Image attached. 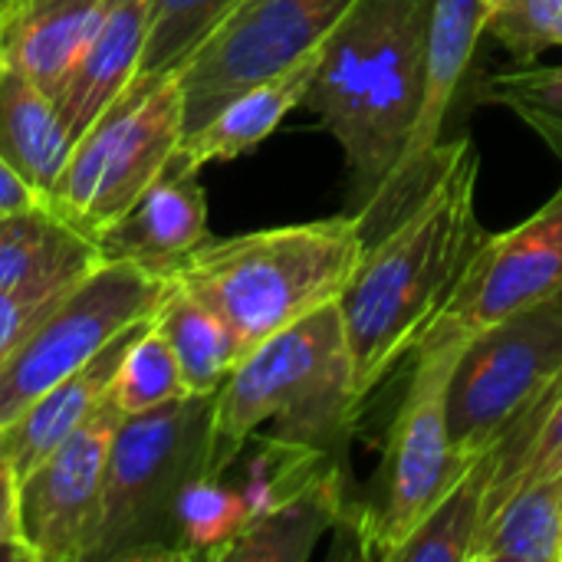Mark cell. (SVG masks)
I'll use <instances>...</instances> for the list:
<instances>
[{
  "label": "cell",
  "instance_id": "cell-1",
  "mask_svg": "<svg viewBox=\"0 0 562 562\" xmlns=\"http://www.w3.org/2000/svg\"><path fill=\"white\" fill-rule=\"evenodd\" d=\"M477 148L471 138L445 145L441 168L422 198L375 240L339 293V313L366 398L448 306L484 231L477 224Z\"/></svg>",
  "mask_w": 562,
  "mask_h": 562
},
{
  "label": "cell",
  "instance_id": "cell-2",
  "mask_svg": "<svg viewBox=\"0 0 562 562\" xmlns=\"http://www.w3.org/2000/svg\"><path fill=\"white\" fill-rule=\"evenodd\" d=\"M431 13L435 0H356L319 46L303 105L346 151L352 214L372 201L412 132L428 72Z\"/></svg>",
  "mask_w": 562,
  "mask_h": 562
},
{
  "label": "cell",
  "instance_id": "cell-3",
  "mask_svg": "<svg viewBox=\"0 0 562 562\" xmlns=\"http://www.w3.org/2000/svg\"><path fill=\"white\" fill-rule=\"evenodd\" d=\"M362 250L366 234L349 211L240 237H207L171 277L227 326L237 352L247 356L273 333L336 303Z\"/></svg>",
  "mask_w": 562,
  "mask_h": 562
},
{
  "label": "cell",
  "instance_id": "cell-4",
  "mask_svg": "<svg viewBox=\"0 0 562 562\" xmlns=\"http://www.w3.org/2000/svg\"><path fill=\"white\" fill-rule=\"evenodd\" d=\"M356 395L352 352L339 300L273 333L237 359L214 392L211 477H224L244 445L273 422V435L329 448L349 431Z\"/></svg>",
  "mask_w": 562,
  "mask_h": 562
},
{
  "label": "cell",
  "instance_id": "cell-5",
  "mask_svg": "<svg viewBox=\"0 0 562 562\" xmlns=\"http://www.w3.org/2000/svg\"><path fill=\"white\" fill-rule=\"evenodd\" d=\"M214 392L122 415L105 464L102 527L92 560H181V494L211 477Z\"/></svg>",
  "mask_w": 562,
  "mask_h": 562
},
{
  "label": "cell",
  "instance_id": "cell-6",
  "mask_svg": "<svg viewBox=\"0 0 562 562\" xmlns=\"http://www.w3.org/2000/svg\"><path fill=\"white\" fill-rule=\"evenodd\" d=\"M184 138L178 76H135L82 132L49 194V207L99 240L168 168Z\"/></svg>",
  "mask_w": 562,
  "mask_h": 562
},
{
  "label": "cell",
  "instance_id": "cell-7",
  "mask_svg": "<svg viewBox=\"0 0 562 562\" xmlns=\"http://www.w3.org/2000/svg\"><path fill=\"white\" fill-rule=\"evenodd\" d=\"M458 349L461 342L415 349V369L375 474V497L356 520L359 553L369 560H392L422 517L471 468L458 458L448 431V379Z\"/></svg>",
  "mask_w": 562,
  "mask_h": 562
},
{
  "label": "cell",
  "instance_id": "cell-8",
  "mask_svg": "<svg viewBox=\"0 0 562 562\" xmlns=\"http://www.w3.org/2000/svg\"><path fill=\"white\" fill-rule=\"evenodd\" d=\"M168 283L171 277H158L132 260H102L76 280L3 359L0 431L125 329L151 319Z\"/></svg>",
  "mask_w": 562,
  "mask_h": 562
},
{
  "label": "cell",
  "instance_id": "cell-9",
  "mask_svg": "<svg viewBox=\"0 0 562 562\" xmlns=\"http://www.w3.org/2000/svg\"><path fill=\"white\" fill-rule=\"evenodd\" d=\"M562 372V290L468 336L448 379V431L474 464Z\"/></svg>",
  "mask_w": 562,
  "mask_h": 562
},
{
  "label": "cell",
  "instance_id": "cell-10",
  "mask_svg": "<svg viewBox=\"0 0 562 562\" xmlns=\"http://www.w3.org/2000/svg\"><path fill=\"white\" fill-rule=\"evenodd\" d=\"M356 0H240L175 72L184 135L211 122L234 95L310 56Z\"/></svg>",
  "mask_w": 562,
  "mask_h": 562
},
{
  "label": "cell",
  "instance_id": "cell-11",
  "mask_svg": "<svg viewBox=\"0 0 562 562\" xmlns=\"http://www.w3.org/2000/svg\"><path fill=\"white\" fill-rule=\"evenodd\" d=\"M557 290H562V188L517 227L481 237L448 306L418 346L464 342Z\"/></svg>",
  "mask_w": 562,
  "mask_h": 562
},
{
  "label": "cell",
  "instance_id": "cell-12",
  "mask_svg": "<svg viewBox=\"0 0 562 562\" xmlns=\"http://www.w3.org/2000/svg\"><path fill=\"white\" fill-rule=\"evenodd\" d=\"M122 412L105 405L16 487V537L30 562H89L105 497V464Z\"/></svg>",
  "mask_w": 562,
  "mask_h": 562
},
{
  "label": "cell",
  "instance_id": "cell-13",
  "mask_svg": "<svg viewBox=\"0 0 562 562\" xmlns=\"http://www.w3.org/2000/svg\"><path fill=\"white\" fill-rule=\"evenodd\" d=\"M487 7L491 0H435L428 72H425V89H422L412 132L389 178L379 184L372 201L362 211H356L366 244L375 240L382 231H389L422 198V191L431 184L435 171L441 168V158H445L441 128L471 69L477 43L484 40Z\"/></svg>",
  "mask_w": 562,
  "mask_h": 562
},
{
  "label": "cell",
  "instance_id": "cell-14",
  "mask_svg": "<svg viewBox=\"0 0 562 562\" xmlns=\"http://www.w3.org/2000/svg\"><path fill=\"white\" fill-rule=\"evenodd\" d=\"M207 240V204L198 168L175 158L155 184L99 234L102 260H132L158 277H171L178 263Z\"/></svg>",
  "mask_w": 562,
  "mask_h": 562
},
{
  "label": "cell",
  "instance_id": "cell-15",
  "mask_svg": "<svg viewBox=\"0 0 562 562\" xmlns=\"http://www.w3.org/2000/svg\"><path fill=\"white\" fill-rule=\"evenodd\" d=\"M145 30H148L145 0H105L89 40L79 46L66 76L53 89V102L59 109V119L72 145L138 76L142 53H145Z\"/></svg>",
  "mask_w": 562,
  "mask_h": 562
},
{
  "label": "cell",
  "instance_id": "cell-16",
  "mask_svg": "<svg viewBox=\"0 0 562 562\" xmlns=\"http://www.w3.org/2000/svg\"><path fill=\"white\" fill-rule=\"evenodd\" d=\"M142 323H135L119 339H112L82 369H76L63 382L46 389L10 428H3L16 477H26L40 461H46L63 441H69L105 405L112 379L119 372V362H122L125 349L132 346L135 333L142 329Z\"/></svg>",
  "mask_w": 562,
  "mask_h": 562
},
{
  "label": "cell",
  "instance_id": "cell-17",
  "mask_svg": "<svg viewBox=\"0 0 562 562\" xmlns=\"http://www.w3.org/2000/svg\"><path fill=\"white\" fill-rule=\"evenodd\" d=\"M102 7L105 0H7L0 13V59L53 95Z\"/></svg>",
  "mask_w": 562,
  "mask_h": 562
},
{
  "label": "cell",
  "instance_id": "cell-18",
  "mask_svg": "<svg viewBox=\"0 0 562 562\" xmlns=\"http://www.w3.org/2000/svg\"><path fill=\"white\" fill-rule=\"evenodd\" d=\"M319 46L310 56H303L296 66L234 95L211 122L184 135L178 148L181 161H188L191 168H204L211 161H231L254 151L306 99V89L319 63Z\"/></svg>",
  "mask_w": 562,
  "mask_h": 562
},
{
  "label": "cell",
  "instance_id": "cell-19",
  "mask_svg": "<svg viewBox=\"0 0 562 562\" xmlns=\"http://www.w3.org/2000/svg\"><path fill=\"white\" fill-rule=\"evenodd\" d=\"M346 514L339 471L329 468L290 497L254 514L217 553L224 562H303Z\"/></svg>",
  "mask_w": 562,
  "mask_h": 562
},
{
  "label": "cell",
  "instance_id": "cell-20",
  "mask_svg": "<svg viewBox=\"0 0 562 562\" xmlns=\"http://www.w3.org/2000/svg\"><path fill=\"white\" fill-rule=\"evenodd\" d=\"M72 138L53 95L13 66H0V158H7L46 201L69 161Z\"/></svg>",
  "mask_w": 562,
  "mask_h": 562
},
{
  "label": "cell",
  "instance_id": "cell-21",
  "mask_svg": "<svg viewBox=\"0 0 562 562\" xmlns=\"http://www.w3.org/2000/svg\"><path fill=\"white\" fill-rule=\"evenodd\" d=\"M95 263H102L99 244L49 204L0 214V290L43 280H79Z\"/></svg>",
  "mask_w": 562,
  "mask_h": 562
},
{
  "label": "cell",
  "instance_id": "cell-22",
  "mask_svg": "<svg viewBox=\"0 0 562 562\" xmlns=\"http://www.w3.org/2000/svg\"><path fill=\"white\" fill-rule=\"evenodd\" d=\"M151 323L171 346L181 379L191 395L217 392L240 359L227 326L175 277H171Z\"/></svg>",
  "mask_w": 562,
  "mask_h": 562
},
{
  "label": "cell",
  "instance_id": "cell-23",
  "mask_svg": "<svg viewBox=\"0 0 562 562\" xmlns=\"http://www.w3.org/2000/svg\"><path fill=\"white\" fill-rule=\"evenodd\" d=\"M474 562H562V474L514 491L487 517Z\"/></svg>",
  "mask_w": 562,
  "mask_h": 562
},
{
  "label": "cell",
  "instance_id": "cell-24",
  "mask_svg": "<svg viewBox=\"0 0 562 562\" xmlns=\"http://www.w3.org/2000/svg\"><path fill=\"white\" fill-rule=\"evenodd\" d=\"M491 487L487 451L448 487L389 562H474Z\"/></svg>",
  "mask_w": 562,
  "mask_h": 562
},
{
  "label": "cell",
  "instance_id": "cell-25",
  "mask_svg": "<svg viewBox=\"0 0 562 562\" xmlns=\"http://www.w3.org/2000/svg\"><path fill=\"white\" fill-rule=\"evenodd\" d=\"M240 0H145L148 30L138 76H171Z\"/></svg>",
  "mask_w": 562,
  "mask_h": 562
},
{
  "label": "cell",
  "instance_id": "cell-26",
  "mask_svg": "<svg viewBox=\"0 0 562 562\" xmlns=\"http://www.w3.org/2000/svg\"><path fill=\"white\" fill-rule=\"evenodd\" d=\"M184 395H191V392L181 379L171 346L155 329V323L145 319L119 362V372L109 389V402L122 415H138V412L161 408Z\"/></svg>",
  "mask_w": 562,
  "mask_h": 562
},
{
  "label": "cell",
  "instance_id": "cell-27",
  "mask_svg": "<svg viewBox=\"0 0 562 562\" xmlns=\"http://www.w3.org/2000/svg\"><path fill=\"white\" fill-rule=\"evenodd\" d=\"M250 510L240 491L224 477L194 481L178 504V550L181 560H217V553L240 533Z\"/></svg>",
  "mask_w": 562,
  "mask_h": 562
},
{
  "label": "cell",
  "instance_id": "cell-28",
  "mask_svg": "<svg viewBox=\"0 0 562 562\" xmlns=\"http://www.w3.org/2000/svg\"><path fill=\"white\" fill-rule=\"evenodd\" d=\"M477 99L520 115L562 158V66H520L494 72L477 86Z\"/></svg>",
  "mask_w": 562,
  "mask_h": 562
},
{
  "label": "cell",
  "instance_id": "cell-29",
  "mask_svg": "<svg viewBox=\"0 0 562 562\" xmlns=\"http://www.w3.org/2000/svg\"><path fill=\"white\" fill-rule=\"evenodd\" d=\"M484 33L527 66L562 46V0H491Z\"/></svg>",
  "mask_w": 562,
  "mask_h": 562
},
{
  "label": "cell",
  "instance_id": "cell-30",
  "mask_svg": "<svg viewBox=\"0 0 562 562\" xmlns=\"http://www.w3.org/2000/svg\"><path fill=\"white\" fill-rule=\"evenodd\" d=\"M82 280V277H79ZM76 280H43L13 290H0V366L33 329V323L72 286Z\"/></svg>",
  "mask_w": 562,
  "mask_h": 562
},
{
  "label": "cell",
  "instance_id": "cell-31",
  "mask_svg": "<svg viewBox=\"0 0 562 562\" xmlns=\"http://www.w3.org/2000/svg\"><path fill=\"white\" fill-rule=\"evenodd\" d=\"M537 405H540V428H537L533 448H530V454H527V461L520 468V477H517L514 491H520L524 484L562 474V372L553 379V385L540 395Z\"/></svg>",
  "mask_w": 562,
  "mask_h": 562
},
{
  "label": "cell",
  "instance_id": "cell-32",
  "mask_svg": "<svg viewBox=\"0 0 562 562\" xmlns=\"http://www.w3.org/2000/svg\"><path fill=\"white\" fill-rule=\"evenodd\" d=\"M16 468L7 448V435L0 431V560H26V550L16 537Z\"/></svg>",
  "mask_w": 562,
  "mask_h": 562
},
{
  "label": "cell",
  "instance_id": "cell-33",
  "mask_svg": "<svg viewBox=\"0 0 562 562\" xmlns=\"http://www.w3.org/2000/svg\"><path fill=\"white\" fill-rule=\"evenodd\" d=\"M49 204L7 158H0V214H13V211H26V207H40Z\"/></svg>",
  "mask_w": 562,
  "mask_h": 562
},
{
  "label": "cell",
  "instance_id": "cell-34",
  "mask_svg": "<svg viewBox=\"0 0 562 562\" xmlns=\"http://www.w3.org/2000/svg\"><path fill=\"white\" fill-rule=\"evenodd\" d=\"M0 66H3V59H0Z\"/></svg>",
  "mask_w": 562,
  "mask_h": 562
}]
</instances>
